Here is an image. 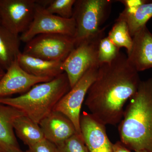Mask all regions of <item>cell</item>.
Wrapping results in <instances>:
<instances>
[{"label": "cell", "instance_id": "cell-25", "mask_svg": "<svg viewBox=\"0 0 152 152\" xmlns=\"http://www.w3.org/2000/svg\"><path fill=\"white\" fill-rule=\"evenodd\" d=\"M5 73V71L1 70H0V80H1V78L4 75Z\"/></svg>", "mask_w": 152, "mask_h": 152}, {"label": "cell", "instance_id": "cell-18", "mask_svg": "<svg viewBox=\"0 0 152 152\" xmlns=\"http://www.w3.org/2000/svg\"><path fill=\"white\" fill-rule=\"evenodd\" d=\"M152 17V2H146L139 6L134 12L123 18L127 24L131 36L133 37L142 28L146 26Z\"/></svg>", "mask_w": 152, "mask_h": 152}, {"label": "cell", "instance_id": "cell-3", "mask_svg": "<svg viewBox=\"0 0 152 152\" xmlns=\"http://www.w3.org/2000/svg\"><path fill=\"white\" fill-rule=\"evenodd\" d=\"M71 88L67 76L64 72L50 81L35 85L19 96L0 97V104L19 110L39 124L53 111L58 102Z\"/></svg>", "mask_w": 152, "mask_h": 152}, {"label": "cell", "instance_id": "cell-19", "mask_svg": "<svg viewBox=\"0 0 152 152\" xmlns=\"http://www.w3.org/2000/svg\"><path fill=\"white\" fill-rule=\"evenodd\" d=\"M107 37L119 48H125L127 54L130 52L133 38L130 34L127 24L124 20L118 18Z\"/></svg>", "mask_w": 152, "mask_h": 152}, {"label": "cell", "instance_id": "cell-15", "mask_svg": "<svg viewBox=\"0 0 152 152\" xmlns=\"http://www.w3.org/2000/svg\"><path fill=\"white\" fill-rule=\"evenodd\" d=\"M18 62L27 72L37 77L54 78L64 72L62 61H52L39 58L21 52L17 58Z\"/></svg>", "mask_w": 152, "mask_h": 152}, {"label": "cell", "instance_id": "cell-23", "mask_svg": "<svg viewBox=\"0 0 152 152\" xmlns=\"http://www.w3.org/2000/svg\"><path fill=\"white\" fill-rule=\"evenodd\" d=\"M27 152H57L56 146L45 138L28 147Z\"/></svg>", "mask_w": 152, "mask_h": 152}, {"label": "cell", "instance_id": "cell-16", "mask_svg": "<svg viewBox=\"0 0 152 152\" xmlns=\"http://www.w3.org/2000/svg\"><path fill=\"white\" fill-rule=\"evenodd\" d=\"M20 36L0 25V70L7 71L21 53Z\"/></svg>", "mask_w": 152, "mask_h": 152}, {"label": "cell", "instance_id": "cell-11", "mask_svg": "<svg viewBox=\"0 0 152 152\" xmlns=\"http://www.w3.org/2000/svg\"><path fill=\"white\" fill-rule=\"evenodd\" d=\"M80 124L82 137L90 152H113V143L107 135L105 125L84 111L81 114Z\"/></svg>", "mask_w": 152, "mask_h": 152}, {"label": "cell", "instance_id": "cell-9", "mask_svg": "<svg viewBox=\"0 0 152 152\" xmlns=\"http://www.w3.org/2000/svg\"><path fill=\"white\" fill-rule=\"evenodd\" d=\"M36 0H0V25L19 35L27 30L34 15Z\"/></svg>", "mask_w": 152, "mask_h": 152}, {"label": "cell", "instance_id": "cell-22", "mask_svg": "<svg viewBox=\"0 0 152 152\" xmlns=\"http://www.w3.org/2000/svg\"><path fill=\"white\" fill-rule=\"evenodd\" d=\"M56 146L57 152H90L81 135L77 133Z\"/></svg>", "mask_w": 152, "mask_h": 152}, {"label": "cell", "instance_id": "cell-17", "mask_svg": "<svg viewBox=\"0 0 152 152\" xmlns=\"http://www.w3.org/2000/svg\"><path fill=\"white\" fill-rule=\"evenodd\" d=\"M13 127L19 138L28 147L45 139L39 125L25 115L15 119Z\"/></svg>", "mask_w": 152, "mask_h": 152}, {"label": "cell", "instance_id": "cell-4", "mask_svg": "<svg viewBox=\"0 0 152 152\" xmlns=\"http://www.w3.org/2000/svg\"><path fill=\"white\" fill-rule=\"evenodd\" d=\"M114 1L111 0H76L72 17L76 25L73 37L75 46L103 29L102 26L108 18Z\"/></svg>", "mask_w": 152, "mask_h": 152}, {"label": "cell", "instance_id": "cell-20", "mask_svg": "<svg viewBox=\"0 0 152 152\" xmlns=\"http://www.w3.org/2000/svg\"><path fill=\"white\" fill-rule=\"evenodd\" d=\"M76 0H37V3L44 7L50 13L61 18H72Z\"/></svg>", "mask_w": 152, "mask_h": 152}, {"label": "cell", "instance_id": "cell-21", "mask_svg": "<svg viewBox=\"0 0 152 152\" xmlns=\"http://www.w3.org/2000/svg\"><path fill=\"white\" fill-rule=\"evenodd\" d=\"M120 49L107 37L102 38L99 45L98 51L99 64L111 62L119 54Z\"/></svg>", "mask_w": 152, "mask_h": 152}, {"label": "cell", "instance_id": "cell-6", "mask_svg": "<svg viewBox=\"0 0 152 152\" xmlns=\"http://www.w3.org/2000/svg\"><path fill=\"white\" fill-rule=\"evenodd\" d=\"M26 44L23 53L52 61H64L75 47L72 37L56 34L39 35Z\"/></svg>", "mask_w": 152, "mask_h": 152}, {"label": "cell", "instance_id": "cell-2", "mask_svg": "<svg viewBox=\"0 0 152 152\" xmlns=\"http://www.w3.org/2000/svg\"><path fill=\"white\" fill-rule=\"evenodd\" d=\"M118 126L121 141L131 151L152 152V78L141 81Z\"/></svg>", "mask_w": 152, "mask_h": 152}, {"label": "cell", "instance_id": "cell-5", "mask_svg": "<svg viewBox=\"0 0 152 152\" xmlns=\"http://www.w3.org/2000/svg\"><path fill=\"white\" fill-rule=\"evenodd\" d=\"M106 28L97 34L76 45L63 61L62 68L66 74L72 88L91 68L99 66V45L104 37Z\"/></svg>", "mask_w": 152, "mask_h": 152}, {"label": "cell", "instance_id": "cell-12", "mask_svg": "<svg viewBox=\"0 0 152 152\" xmlns=\"http://www.w3.org/2000/svg\"><path fill=\"white\" fill-rule=\"evenodd\" d=\"M129 62L138 72L152 68V34L146 26L133 36Z\"/></svg>", "mask_w": 152, "mask_h": 152}, {"label": "cell", "instance_id": "cell-10", "mask_svg": "<svg viewBox=\"0 0 152 152\" xmlns=\"http://www.w3.org/2000/svg\"><path fill=\"white\" fill-rule=\"evenodd\" d=\"M53 79L37 77L29 74L22 69L17 59L0 80V97L27 92L35 85L50 81Z\"/></svg>", "mask_w": 152, "mask_h": 152}, {"label": "cell", "instance_id": "cell-27", "mask_svg": "<svg viewBox=\"0 0 152 152\" xmlns=\"http://www.w3.org/2000/svg\"><path fill=\"white\" fill-rule=\"evenodd\" d=\"M21 152H24L22 151ZM27 152L26 151V152Z\"/></svg>", "mask_w": 152, "mask_h": 152}, {"label": "cell", "instance_id": "cell-8", "mask_svg": "<svg viewBox=\"0 0 152 152\" xmlns=\"http://www.w3.org/2000/svg\"><path fill=\"white\" fill-rule=\"evenodd\" d=\"M99 67H95L87 72L54 109L53 110L61 113L70 120L79 134L81 135L80 122L82 105L90 87L96 79Z\"/></svg>", "mask_w": 152, "mask_h": 152}, {"label": "cell", "instance_id": "cell-13", "mask_svg": "<svg viewBox=\"0 0 152 152\" xmlns=\"http://www.w3.org/2000/svg\"><path fill=\"white\" fill-rule=\"evenodd\" d=\"M39 124L45 138L56 145L77 133L70 120L61 113L54 110L42 120Z\"/></svg>", "mask_w": 152, "mask_h": 152}, {"label": "cell", "instance_id": "cell-1", "mask_svg": "<svg viewBox=\"0 0 152 152\" xmlns=\"http://www.w3.org/2000/svg\"><path fill=\"white\" fill-rule=\"evenodd\" d=\"M138 73L122 52L111 62L100 64L85 100L90 113L105 126L120 123L125 104L138 88Z\"/></svg>", "mask_w": 152, "mask_h": 152}, {"label": "cell", "instance_id": "cell-24", "mask_svg": "<svg viewBox=\"0 0 152 152\" xmlns=\"http://www.w3.org/2000/svg\"><path fill=\"white\" fill-rule=\"evenodd\" d=\"M113 152H149L145 151H133L129 149L121 141L113 144Z\"/></svg>", "mask_w": 152, "mask_h": 152}, {"label": "cell", "instance_id": "cell-14", "mask_svg": "<svg viewBox=\"0 0 152 152\" xmlns=\"http://www.w3.org/2000/svg\"><path fill=\"white\" fill-rule=\"evenodd\" d=\"M24 115L19 110L0 104V148L3 152H21L15 135L13 123Z\"/></svg>", "mask_w": 152, "mask_h": 152}, {"label": "cell", "instance_id": "cell-7", "mask_svg": "<svg viewBox=\"0 0 152 152\" xmlns=\"http://www.w3.org/2000/svg\"><path fill=\"white\" fill-rule=\"evenodd\" d=\"M75 22L73 18L66 19L50 13L37 3L32 22L27 30L20 36L21 42L26 43L40 34H56L74 37Z\"/></svg>", "mask_w": 152, "mask_h": 152}, {"label": "cell", "instance_id": "cell-26", "mask_svg": "<svg viewBox=\"0 0 152 152\" xmlns=\"http://www.w3.org/2000/svg\"><path fill=\"white\" fill-rule=\"evenodd\" d=\"M0 152H3V151H2L1 149V148H0Z\"/></svg>", "mask_w": 152, "mask_h": 152}]
</instances>
